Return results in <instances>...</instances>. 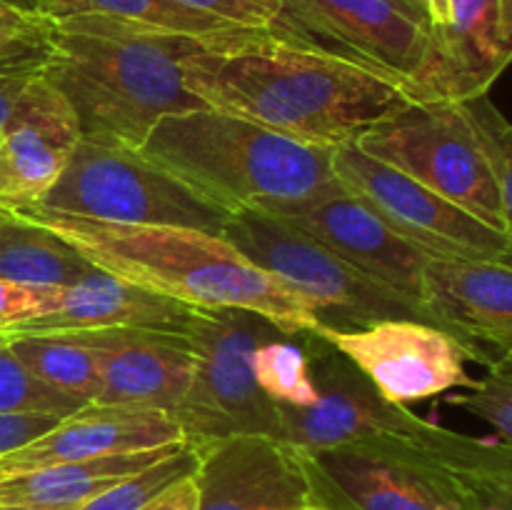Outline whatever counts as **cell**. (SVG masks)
Masks as SVG:
<instances>
[{
  "mask_svg": "<svg viewBox=\"0 0 512 510\" xmlns=\"http://www.w3.org/2000/svg\"><path fill=\"white\" fill-rule=\"evenodd\" d=\"M180 73L208 108L328 150L413 100L400 80L328 53L283 25L193 40Z\"/></svg>",
  "mask_w": 512,
  "mask_h": 510,
  "instance_id": "6da1fadb",
  "label": "cell"
},
{
  "mask_svg": "<svg viewBox=\"0 0 512 510\" xmlns=\"http://www.w3.org/2000/svg\"><path fill=\"white\" fill-rule=\"evenodd\" d=\"M50 230L103 273L180 300L198 310L245 308L273 320L288 338H330L313 300L258 268L225 235L180 225H130L13 210Z\"/></svg>",
  "mask_w": 512,
  "mask_h": 510,
  "instance_id": "7a4b0ae2",
  "label": "cell"
},
{
  "mask_svg": "<svg viewBox=\"0 0 512 510\" xmlns=\"http://www.w3.org/2000/svg\"><path fill=\"white\" fill-rule=\"evenodd\" d=\"M298 458L318 510H510V443L433 420L408 438L378 435Z\"/></svg>",
  "mask_w": 512,
  "mask_h": 510,
  "instance_id": "3957f363",
  "label": "cell"
},
{
  "mask_svg": "<svg viewBox=\"0 0 512 510\" xmlns=\"http://www.w3.org/2000/svg\"><path fill=\"white\" fill-rule=\"evenodd\" d=\"M190 45L193 38L73 15L48 25L43 75L78 115L80 140L138 150L160 118L208 108L180 73Z\"/></svg>",
  "mask_w": 512,
  "mask_h": 510,
  "instance_id": "277c9868",
  "label": "cell"
},
{
  "mask_svg": "<svg viewBox=\"0 0 512 510\" xmlns=\"http://www.w3.org/2000/svg\"><path fill=\"white\" fill-rule=\"evenodd\" d=\"M138 153L225 215L293 203L335 180L333 150L215 108L165 115Z\"/></svg>",
  "mask_w": 512,
  "mask_h": 510,
  "instance_id": "5b68a950",
  "label": "cell"
},
{
  "mask_svg": "<svg viewBox=\"0 0 512 510\" xmlns=\"http://www.w3.org/2000/svg\"><path fill=\"white\" fill-rule=\"evenodd\" d=\"M195 355L190 388L175 413L183 440L193 448L230 435L278 438V403L258 388L255 348L265 340L288 338L273 320L255 310H200L185 330Z\"/></svg>",
  "mask_w": 512,
  "mask_h": 510,
  "instance_id": "8992f818",
  "label": "cell"
},
{
  "mask_svg": "<svg viewBox=\"0 0 512 510\" xmlns=\"http://www.w3.org/2000/svg\"><path fill=\"white\" fill-rule=\"evenodd\" d=\"M223 235L258 268L313 300L323 310L330 335L383 320H418L438 328L435 315L420 300L388 288L275 215L263 210L235 213Z\"/></svg>",
  "mask_w": 512,
  "mask_h": 510,
  "instance_id": "52a82bcc",
  "label": "cell"
},
{
  "mask_svg": "<svg viewBox=\"0 0 512 510\" xmlns=\"http://www.w3.org/2000/svg\"><path fill=\"white\" fill-rule=\"evenodd\" d=\"M360 150L512 235L510 198L495 183L458 105L410 100L355 138Z\"/></svg>",
  "mask_w": 512,
  "mask_h": 510,
  "instance_id": "ba28073f",
  "label": "cell"
},
{
  "mask_svg": "<svg viewBox=\"0 0 512 510\" xmlns=\"http://www.w3.org/2000/svg\"><path fill=\"white\" fill-rule=\"evenodd\" d=\"M75 218L130 225H180L223 235L230 215L210 205L138 150L80 140L53 188L33 205Z\"/></svg>",
  "mask_w": 512,
  "mask_h": 510,
  "instance_id": "9c48e42d",
  "label": "cell"
},
{
  "mask_svg": "<svg viewBox=\"0 0 512 510\" xmlns=\"http://www.w3.org/2000/svg\"><path fill=\"white\" fill-rule=\"evenodd\" d=\"M278 25L328 53L400 80L415 103L443 100L433 28L393 0H283Z\"/></svg>",
  "mask_w": 512,
  "mask_h": 510,
  "instance_id": "30bf717a",
  "label": "cell"
},
{
  "mask_svg": "<svg viewBox=\"0 0 512 510\" xmlns=\"http://www.w3.org/2000/svg\"><path fill=\"white\" fill-rule=\"evenodd\" d=\"M330 165L335 180L350 195L430 258L493 260L510 265V233L483 223L410 175L380 163L360 150L355 140L333 148Z\"/></svg>",
  "mask_w": 512,
  "mask_h": 510,
  "instance_id": "8fae6325",
  "label": "cell"
},
{
  "mask_svg": "<svg viewBox=\"0 0 512 510\" xmlns=\"http://www.w3.org/2000/svg\"><path fill=\"white\" fill-rule=\"evenodd\" d=\"M305 353L318 400L308 408L278 405V438L295 453L335 448L378 435H418L430 420L390 403L325 338L308 335Z\"/></svg>",
  "mask_w": 512,
  "mask_h": 510,
  "instance_id": "7c38bea8",
  "label": "cell"
},
{
  "mask_svg": "<svg viewBox=\"0 0 512 510\" xmlns=\"http://www.w3.org/2000/svg\"><path fill=\"white\" fill-rule=\"evenodd\" d=\"M260 210L298 228L300 233L313 238L338 258L348 260L363 273L373 275L388 288L423 303V273L430 255L393 233L338 180L308 198Z\"/></svg>",
  "mask_w": 512,
  "mask_h": 510,
  "instance_id": "4fadbf2b",
  "label": "cell"
},
{
  "mask_svg": "<svg viewBox=\"0 0 512 510\" xmlns=\"http://www.w3.org/2000/svg\"><path fill=\"white\" fill-rule=\"evenodd\" d=\"M328 343L345 355L390 403H413L470 388L468 355L458 340L418 320H383L370 328L333 333Z\"/></svg>",
  "mask_w": 512,
  "mask_h": 510,
  "instance_id": "5bb4252c",
  "label": "cell"
},
{
  "mask_svg": "<svg viewBox=\"0 0 512 510\" xmlns=\"http://www.w3.org/2000/svg\"><path fill=\"white\" fill-rule=\"evenodd\" d=\"M98 358L100 390L95 405L163 410L175 418L195 373L185 333L143 328L75 330Z\"/></svg>",
  "mask_w": 512,
  "mask_h": 510,
  "instance_id": "9a60e30c",
  "label": "cell"
},
{
  "mask_svg": "<svg viewBox=\"0 0 512 510\" xmlns=\"http://www.w3.org/2000/svg\"><path fill=\"white\" fill-rule=\"evenodd\" d=\"M78 143V115L40 68L0 130V208H33L60 178Z\"/></svg>",
  "mask_w": 512,
  "mask_h": 510,
  "instance_id": "2e32d148",
  "label": "cell"
},
{
  "mask_svg": "<svg viewBox=\"0 0 512 510\" xmlns=\"http://www.w3.org/2000/svg\"><path fill=\"white\" fill-rule=\"evenodd\" d=\"M195 450V510L313 508L303 463L280 440L268 435H230Z\"/></svg>",
  "mask_w": 512,
  "mask_h": 510,
  "instance_id": "e0dca14e",
  "label": "cell"
},
{
  "mask_svg": "<svg viewBox=\"0 0 512 510\" xmlns=\"http://www.w3.org/2000/svg\"><path fill=\"white\" fill-rule=\"evenodd\" d=\"M423 303L468 360L490 365L512 345V268L493 260L428 258Z\"/></svg>",
  "mask_w": 512,
  "mask_h": 510,
  "instance_id": "ac0fdd59",
  "label": "cell"
},
{
  "mask_svg": "<svg viewBox=\"0 0 512 510\" xmlns=\"http://www.w3.org/2000/svg\"><path fill=\"white\" fill-rule=\"evenodd\" d=\"M178 440H183L180 425L163 410L88 403L68 418H60L40 438L0 455V478L60 463L163 448Z\"/></svg>",
  "mask_w": 512,
  "mask_h": 510,
  "instance_id": "d6986e66",
  "label": "cell"
},
{
  "mask_svg": "<svg viewBox=\"0 0 512 510\" xmlns=\"http://www.w3.org/2000/svg\"><path fill=\"white\" fill-rule=\"evenodd\" d=\"M198 308L180 300L160 295L155 290L140 288L123 278L95 270L85 280L60 288L58 303L50 313L28 320L10 335H45L75 333V330H110V328H143L185 333L198 315Z\"/></svg>",
  "mask_w": 512,
  "mask_h": 510,
  "instance_id": "ffe728a7",
  "label": "cell"
},
{
  "mask_svg": "<svg viewBox=\"0 0 512 510\" xmlns=\"http://www.w3.org/2000/svg\"><path fill=\"white\" fill-rule=\"evenodd\" d=\"M443 70V100L488 93L510 63L512 0H445V20L433 30Z\"/></svg>",
  "mask_w": 512,
  "mask_h": 510,
  "instance_id": "44dd1931",
  "label": "cell"
},
{
  "mask_svg": "<svg viewBox=\"0 0 512 510\" xmlns=\"http://www.w3.org/2000/svg\"><path fill=\"white\" fill-rule=\"evenodd\" d=\"M185 440L138 453L105 455V458L60 463L30 473L0 478V505H25L35 510H78L90 498L100 495L128 475L178 450Z\"/></svg>",
  "mask_w": 512,
  "mask_h": 510,
  "instance_id": "7402d4cb",
  "label": "cell"
},
{
  "mask_svg": "<svg viewBox=\"0 0 512 510\" xmlns=\"http://www.w3.org/2000/svg\"><path fill=\"white\" fill-rule=\"evenodd\" d=\"M95 265L85 260L65 240L50 230L30 223L13 210L0 215V278L30 285H75L95 273Z\"/></svg>",
  "mask_w": 512,
  "mask_h": 510,
  "instance_id": "603a6c76",
  "label": "cell"
},
{
  "mask_svg": "<svg viewBox=\"0 0 512 510\" xmlns=\"http://www.w3.org/2000/svg\"><path fill=\"white\" fill-rule=\"evenodd\" d=\"M35 15L45 23L73 18V15H103V18L123 20L140 28L193 40L213 38V35L240 28L215 15L188 8L178 0H38Z\"/></svg>",
  "mask_w": 512,
  "mask_h": 510,
  "instance_id": "cb8c5ba5",
  "label": "cell"
},
{
  "mask_svg": "<svg viewBox=\"0 0 512 510\" xmlns=\"http://www.w3.org/2000/svg\"><path fill=\"white\" fill-rule=\"evenodd\" d=\"M8 348L18 363L48 388L95 403L100 390L98 358L90 345L68 333L10 335Z\"/></svg>",
  "mask_w": 512,
  "mask_h": 510,
  "instance_id": "d4e9b609",
  "label": "cell"
},
{
  "mask_svg": "<svg viewBox=\"0 0 512 510\" xmlns=\"http://www.w3.org/2000/svg\"><path fill=\"white\" fill-rule=\"evenodd\" d=\"M253 375L258 388L278 405L308 408L318 400L308 370V353L303 345H295L293 338L265 340L255 348Z\"/></svg>",
  "mask_w": 512,
  "mask_h": 510,
  "instance_id": "484cf974",
  "label": "cell"
},
{
  "mask_svg": "<svg viewBox=\"0 0 512 510\" xmlns=\"http://www.w3.org/2000/svg\"><path fill=\"white\" fill-rule=\"evenodd\" d=\"M195 470H198V450L183 443L178 450L160 458L158 463L110 485L108 490L90 498L78 510H138L148 500H153L155 495L163 493L165 488L193 475Z\"/></svg>",
  "mask_w": 512,
  "mask_h": 510,
  "instance_id": "4316f807",
  "label": "cell"
},
{
  "mask_svg": "<svg viewBox=\"0 0 512 510\" xmlns=\"http://www.w3.org/2000/svg\"><path fill=\"white\" fill-rule=\"evenodd\" d=\"M85 405H88L85 400L75 398V395H65L35 380L18 363L8 343L0 345V415L38 413L68 418L75 410L85 408Z\"/></svg>",
  "mask_w": 512,
  "mask_h": 510,
  "instance_id": "83f0119b",
  "label": "cell"
},
{
  "mask_svg": "<svg viewBox=\"0 0 512 510\" xmlns=\"http://www.w3.org/2000/svg\"><path fill=\"white\" fill-rule=\"evenodd\" d=\"M485 165L493 173L495 183L510 198V175H512V128L500 113L498 105L490 100L488 93L470 95L465 100H455Z\"/></svg>",
  "mask_w": 512,
  "mask_h": 510,
  "instance_id": "f1b7e54d",
  "label": "cell"
},
{
  "mask_svg": "<svg viewBox=\"0 0 512 510\" xmlns=\"http://www.w3.org/2000/svg\"><path fill=\"white\" fill-rule=\"evenodd\" d=\"M450 405L465 408L493 428L495 438L510 443L512 435V355L488 365L483 380H473L465 395H448Z\"/></svg>",
  "mask_w": 512,
  "mask_h": 510,
  "instance_id": "f546056e",
  "label": "cell"
},
{
  "mask_svg": "<svg viewBox=\"0 0 512 510\" xmlns=\"http://www.w3.org/2000/svg\"><path fill=\"white\" fill-rule=\"evenodd\" d=\"M58 285H30L0 278V333L50 313L58 303Z\"/></svg>",
  "mask_w": 512,
  "mask_h": 510,
  "instance_id": "4dcf8cb0",
  "label": "cell"
},
{
  "mask_svg": "<svg viewBox=\"0 0 512 510\" xmlns=\"http://www.w3.org/2000/svg\"><path fill=\"white\" fill-rule=\"evenodd\" d=\"M178 3L240 28H270L278 25L283 13V0H178Z\"/></svg>",
  "mask_w": 512,
  "mask_h": 510,
  "instance_id": "1f68e13d",
  "label": "cell"
},
{
  "mask_svg": "<svg viewBox=\"0 0 512 510\" xmlns=\"http://www.w3.org/2000/svg\"><path fill=\"white\" fill-rule=\"evenodd\" d=\"M43 60H45V50L43 53L0 60V130H3L5 123H8L10 113H13V105L18 103L25 85L40 73Z\"/></svg>",
  "mask_w": 512,
  "mask_h": 510,
  "instance_id": "d6a6232c",
  "label": "cell"
},
{
  "mask_svg": "<svg viewBox=\"0 0 512 510\" xmlns=\"http://www.w3.org/2000/svg\"><path fill=\"white\" fill-rule=\"evenodd\" d=\"M58 420L60 418H55V415L38 413L0 415V455L23 448L30 440L40 438V435L48 433Z\"/></svg>",
  "mask_w": 512,
  "mask_h": 510,
  "instance_id": "836d02e7",
  "label": "cell"
},
{
  "mask_svg": "<svg viewBox=\"0 0 512 510\" xmlns=\"http://www.w3.org/2000/svg\"><path fill=\"white\" fill-rule=\"evenodd\" d=\"M193 475L165 488L163 493L155 495L153 500H148L138 510H195V505H198V488H195Z\"/></svg>",
  "mask_w": 512,
  "mask_h": 510,
  "instance_id": "e575fe53",
  "label": "cell"
},
{
  "mask_svg": "<svg viewBox=\"0 0 512 510\" xmlns=\"http://www.w3.org/2000/svg\"><path fill=\"white\" fill-rule=\"evenodd\" d=\"M45 35H48V30L45 33H10V30H0V60L43 53Z\"/></svg>",
  "mask_w": 512,
  "mask_h": 510,
  "instance_id": "d590c367",
  "label": "cell"
},
{
  "mask_svg": "<svg viewBox=\"0 0 512 510\" xmlns=\"http://www.w3.org/2000/svg\"><path fill=\"white\" fill-rule=\"evenodd\" d=\"M50 23H45L38 15L23 13V10L13 8V5L0 3V30H10V33H45Z\"/></svg>",
  "mask_w": 512,
  "mask_h": 510,
  "instance_id": "8d00e7d4",
  "label": "cell"
},
{
  "mask_svg": "<svg viewBox=\"0 0 512 510\" xmlns=\"http://www.w3.org/2000/svg\"><path fill=\"white\" fill-rule=\"evenodd\" d=\"M393 3H398L400 8L405 10V13H410L413 18H418L420 23H425V25H430V28H433V23H430L428 3H425V0H393Z\"/></svg>",
  "mask_w": 512,
  "mask_h": 510,
  "instance_id": "74e56055",
  "label": "cell"
},
{
  "mask_svg": "<svg viewBox=\"0 0 512 510\" xmlns=\"http://www.w3.org/2000/svg\"><path fill=\"white\" fill-rule=\"evenodd\" d=\"M428 3L430 23H433V30H438L445 20V0H425Z\"/></svg>",
  "mask_w": 512,
  "mask_h": 510,
  "instance_id": "f35d334b",
  "label": "cell"
},
{
  "mask_svg": "<svg viewBox=\"0 0 512 510\" xmlns=\"http://www.w3.org/2000/svg\"><path fill=\"white\" fill-rule=\"evenodd\" d=\"M0 3H5V5H13V8L23 10V13H30V15H35V3H38V0H0Z\"/></svg>",
  "mask_w": 512,
  "mask_h": 510,
  "instance_id": "ab89813d",
  "label": "cell"
},
{
  "mask_svg": "<svg viewBox=\"0 0 512 510\" xmlns=\"http://www.w3.org/2000/svg\"><path fill=\"white\" fill-rule=\"evenodd\" d=\"M0 510H35V508H25V505H0Z\"/></svg>",
  "mask_w": 512,
  "mask_h": 510,
  "instance_id": "60d3db41",
  "label": "cell"
},
{
  "mask_svg": "<svg viewBox=\"0 0 512 510\" xmlns=\"http://www.w3.org/2000/svg\"><path fill=\"white\" fill-rule=\"evenodd\" d=\"M5 343H8V335L0 333V345H5Z\"/></svg>",
  "mask_w": 512,
  "mask_h": 510,
  "instance_id": "b9f144b4",
  "label": "cell"
},
{
  "mask_svg": "<svg viewBox=\"0 0 512 510\" xmlns=\"http://www.w3.org/2000/svg\"><path fill=\"white\" fill-rule=\"evenodd\" d=\"M300 510H318V508H300Z\"/></svg>",
  "mask_w": 512,
  "mask_h": 510,
  "instance_id": "7bdbcfd3",
  "label": "cell"
},
{
  "mask_svg": "<svg viewBox=\"0 0 512 510\" xmlns=\"http://www.w3.org/2000/svg\"><path fill=\"white\" fill-rule=\"evenodd\" d=\"M0 215H3V208H0Z\"/></svg>",
  "mask_w": 512,
  "mask_h": 510,
  "instance_id": "ee69618b",
  "label": "cell"
}]
</instances>
